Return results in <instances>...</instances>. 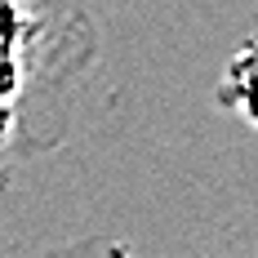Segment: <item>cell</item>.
<instances>
[{
    "label": "cell",
    "mask_w": 258,
    "mask_h": 258,
    "mask_svg": "<svg viewBox=\"0 0 258 258\" xmlns=\"http://www.w3.org/2000/svg\"><path fill=\"white\" fill-rule=\"evenodd\" d=\"M9 125H14V103H0V143L9 138Z\"/></svg>",
    "instance_id": "277c9868"
},
{
    "label": "cell",
    "mask_w": 258,
    "mask_h": 258,
    "mask_svg": "<svg viewBox=\"0 0 258 258\" xmlns=\"http://www.w3.org/2000/svg\"><path fill=\"white\" fill-rule=\"evenodd\" d=\"M218 98L232 111H240L249 125H258V40H249L245 49L232 53L227 76L218 85Z\"/></svg>",
    "instance_id": "6da1fadb"
},
{
    "label": "cell",
    "mask_w": 258,
    "mask_h": 258,
    "mask_svg": "<svg viewBox=\"0 0 258 258\" xmlns=\"http://www.w3.org/2000/svg\"><path fill=\"white\" fill-rule=\"evenodd\" d=\"M23 36H27V14L14 0H0V58H14Z\"/></svg>",
    "instance_id": "7a4b0ae2"
},
{
    "label": "cell",
    "mask_w": 258,
    "mask_h": 258,
    "mask_svg": "<svg viewBox=\"0 0 258 258\" xmlns=\"http://www.w3.org/2000/svg\"><path fill=\"white\" fill-rule=\"evenodd\" d=\"M14 94H18V62L0 58V103H14Z\"/></svg>",
    "instance_id": "3957f363"
}]
</instances>
